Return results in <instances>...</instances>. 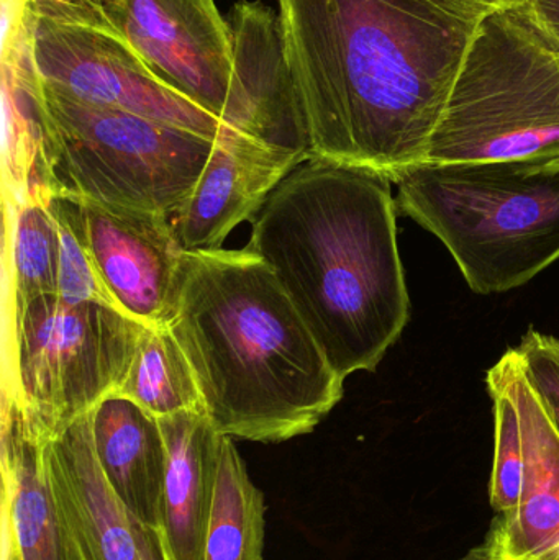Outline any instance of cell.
<instances>
[{"instance_id":"obj_1","label":"cell","mask_w":559,"mask_h":560,"mask_svg":"<svg viewBox=\"0 0 559 560\" xmlns=\"http://www.w3.org/2000/svg\"><path fill=\"white\" fill-rule=\"evenodd\" d=\"M311 160L383 174L426 161L486 15L453 0H279Z\"/></svg>"},{"instance_id":"obj_2","label":"cell","mask_w":559,"mask_h":560,"mask_svg":"<svg viewBox=\"0 0 559 560\" xmlns=\"http://www.w3.org/2000/svg\"><path fill=\"white\" fill-rule=\"evenodd\" d=\"M391 179L308 160L252 222L271 268L337 374L376 371L410 319Z\"/></svg>"},{"instance_id":"obj_3","label":"cell","mask_w":559,"mask_h":560,"mask_svg":"<svg viewBox=\"0 0 559 560\" xmlns=\"http://www.w3.org/2000/svg\"><path fill=\"white\" fill-rule=\"evenodd\" d=\"M222 436L278 444L312 433L343 398L275 272L248 249L183 252L163 323Z\"/></svg>"},{"instance_id":"obj_4","label":"cell","mask_w":559,"mask_h":560,"mask_svg":"<svg viewBox=\"0 0 559 560\" xmlns=\"http://www.w3.org/2000/svg\"><path fill=\"white\" fill-rule=\"evenodd\" d=\"M397 212L449 249L473 292L517 289L559 259V161L419 164Z\"/></svg>"},{"instance_id":"obj_5","label":"cell","mask_w":559,"mask_h":560,"mask_svg":"<svg viewBox=\"0 0 559 560\" xmlns=\"http://www.w3.org/2000/svg\"><path fill=\"white\" fill-rule=\"evenodd\" d=\"M43 141L23 194H53L173 219L199 180L212 138L85 104L43 82ZM16 196V197H19Z\"/></svg>"},{"instance_id":"obj_6","label":"cell","mask_w":559,"mask_h":560,"mask_svg":"<svg viewBox=\"0 0 559 560\" xmlns=\"http://www.w3.org/2000/svg\"><path fill=\"white\" fill-rule=\"evenodd\" d=\"M559 161V45L527 2L479 23L422 164Z\"/></svg>"},{"instance_id":"obj_7","label":"cell","mask_w":559,"mask_h":560,"mask_svg":"<svg viewBox=\"0 0 559 560\" xmlns=\"http://www.w3.org/2000/svg\"><path fill=\"white\" fill-rule=\"evenodd\" d=\"M12 316L15 385L7 398L43 441L117 390L144 329L112 303L59 295L12 306Z\"/></svg>"},{"instance_id":"obj_8","label":"cell","mask_w":559,"mask_h":560,"mask_svg":"<svg viewBox=\"0 0 559 560\" xmlns=\"http://www.w3.org/2000/svg\"><path fill=\"white\" fill-rule=\"evenodd\" d=\"M35 58L42 81L69 97L219 137V118L171 88L112 30L36 20Z\"/></svg>"},{"instance_id":"obj_9","label":"cell","mask_w":559,"mask_h":560,"mask_svg":"<svg viewBox=\"0 0 559 560\" xmlns=\"http://www.w3.org/2000/svg\"><path fill=\"white\" fill-rule=\"evenodd\" d=\"M39 196L68 223L115 305L143 325H161L183 255L173 219L75 197Z\"/></svg>"},{"instance_id":"obj_10","label":"cell","mask_w":559,"mask_h":560,"mask_svg":"<svg viewBox=\"0 0 559 560\" xmlns=\"http://www.w3.org/2000/svg\"><path fill=\"white\" fill-rule=\"evenodd\" d=\"M112 32L220 120L232 79V33L216 0H105Z\"/></svg>"},{"instance_id":"obj_11","label":"cell","mask_w":559,"mask_h":560,"mask_svg":"<svg viewBox=\"0 0 559 560\" xmlns=\"http://www.w3.org/2000/svg\"><path fill=\"white\" fill-rule=\"evenodd\" d=\"M233 69L220 124L261 143L305 154L307 125L286 51L281 16L255 0L233 5Z\"/></svg>"},{"instance_id":"obj_12","label":"cell","mask_w":559,"mask_h":560,"mask_svg":"<svg viewBox=\"0 0 559 560\" xmlns=\"http://www.w3.org/2000/svg\"><path fill=\"white\" fill-rule=\"evenodd\" d=\"M89 413L46 444L75 560H173L163 529L141 522L108 486L95 456Z\"/></svg>"},{"instance_id":"obj_13","label":"cell","mask_w":559,"mask_h":560,"mask_svg":"<svg viewBox=\"0 0 559 560\" xmlns=\"http://www.w3.org/2000/svg\"><path fill=\"white\" fill-rule=\"evenodd\" d=\"M305 161V154L220 128L189 199L173 217L183 252L222 248L230 233L253 222L276 187Z\"/></svg>"},{"instance_id":"obj_14","label":"cell","mask_w":559,"mask_h":560,"mask_svg":"<svg viewBox=\"0 0 559 560\" xmlns=\"http://www.w3.org/2000/svg\"><path fill=\"white\" fill-rule=\"evenodd\" d=\"M511 352L524 477L517 506L496 515L485 542L498 560H559V433L521 354L515 348Z\"/></svg>"},{"instance_id":"obj_15","label":"cell","mask_w":559,"mask_h":560,"mask_svg":"<svg viewBox=\"0 0 559 560\" xmlns=\"http://www.w3.org/2000/svg\"><path fill=\"white\" fill-rule=\"evenodd\" d=\"M39 440L15 401L2 424L3 560H75Z\"/></svg>"},{"instance_id":"obj_16","label":"cell","mask_w":559,"mask_h":560,"mask_svg":"<svg viewBox=\"0 0 559 560\" xmlns=\"http://www.w3.org/2000/svg\"><path fill=\"white\" fill-rule=\"evenodd\" d=\"M158 420L167 453L161 512L167 551L173 560H203L223 436L203 411Z\"/></svg>"},{"instance_id":"obj_17","label":"cell","mask_w":559,"mask_h":560,"mask_svg":"<svg viewBox=\"0 0 559 560\" xmlns=\"http://www.w3.org/2000/svg\"><path fill=\"white\" fill-rule=\"evenodd\" d=\"M89 415L95 456L108 486L141 522L161 528L167 453L160 420L115 392Z\"/></svg>"},{"instance_id":"obj_18","label":"cell","mask_w":559,"mask_h":560,"mask_svg":"<svg viewBox=\"0 0 559 560\" xmlns=\"http://www.w3.org/2000/svg\"><path fill=\"white\" fill-rule=\"evenodd\" d=\"M265 533V495L253 483L235 440L223 436L203 560H263Z\"/></svg>"},{"instance_id":"obj_19","label":"cell","mask_w":559,"mask_h":560,"mask_svg":"<svg viewBox=\"0 0 559 560\" xmlns=\"http://www.w3.org/2000/svg\"><path fill=\"white\" fill-rule=\"evenodd\" d=\"M115 394L130 398L156 418L203 411L193 369L164 325H144L137 354Z\"/></svg>"},{"instance_id":"obj_20","label":"cell","mask_w":559,"mask_h":560,"mask_svg":"<svg viewBox=\"0 0 559 560\" xmlns=\"http://www.w3.org/2000/svg\"><path fill=\"white\" fill-rule=\"evenodd\" d=\"M59 225L43 196L15 197L12 306L58 293Z\"/></svg>"},{"instance_id":"obj_21","label":"cell","mask_w":559,"mask_h":560,"mask_svg":"<svg viewBox=\"0 0 559 560\" xmlns=\"http://www.w3.org/2000/svg\"><path fill=\"white\" fill-rule=\"evenodd\" d=\"M51 209V207H49ZM59 225V272L56 295L74 302H107L115 305L105 287L102 285L81 243L69 229L68 223L51 209ZM117 306V305H115Z\"/></svg>"},{"instance_id":"obj_22","label":"cell","mask_w":559,"mask_h":560,"mask_svg":"<svg viewBox=\"0 0 559 560\" xmlns=\"http://www.w3.org/2000/svg\"><path fill=\"white\" fill-rule=\"evenodd\" d=\"M515 349L559 433V339L531 328Z\"/></svg>"},{"instance_id":"obj_23","label":"cell","mask_w":559,"mask_h":560,"mask_svg":"<svg viewBox=\"0 0 559 560\" xmlns=\"http://www.w3.org/2000/svg\"><path fill=\"white\" fill-rule=\"evenodd\" d=\"M39 22L108 28L105 0H26Z\"/></svg>"},{"instance_id":"obj_24","label":"cell","mask_w":559,"mask_h":560,"mask_svg":"<svg viewBox=\"0 0 559 560\" xmlns=\"http://www.w3.org/2000/svg\"><path fill=\"white\" fill-rule=\"evenodd\" d=\"M538 25L559 45V0H525Z\"/></svg>"},{"instance_id":"obj_25","label":"cell","mask_w":559,"mask_h":560,"mask_svg":"<svg viewBox=\"0 0 559 560\" xmlns=\"http://www.w3.org/2000/svg\"><path fill=\"white\" fill-rule=\"evenodd\" d=\"M453 2L462 3L475 12L488 15L494 10L502 9V7L515 5V3L525 2V0H453Z\"/></svg>"},{"instance_id":"obj_26","label":"cell","mask_w":559,"mask_h":560,"mask_svg":"<svg viewBox=\"0 0 559 560\" xmlns=\"http://www.w3.org/2000/svg\"><path fill=\"white\" fill-rule=\"evenodd\" d=\"M459 560H498L496 559V556L492 555L491 549H489V546L486 545L485 541H482V545L476 546V548H473L471 551L468 552V555L465 556V558Z\"/></svg>"}]
</instances>
